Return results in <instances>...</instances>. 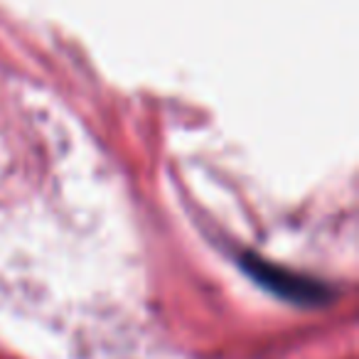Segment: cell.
<instances>
[{
	"instance_id": "obj_1",
	"label": "cell",
	"mask_w": 359,
	"mask_h": 359,
	"mask_svg": "<svg viewBox=\"0 0 359 359\" xmlns=\"http://www.w3.org/2000/svg\"><path fill=\"white\" fill-rule=\"evenodd\" d=\"M244 269L249 271V276H254L256 283H261L266 290H271V293L283 300H290V303L320 305L334 295L332 288H327L323 280H315L310 276H300L295 271L280 269V266L269 264V261L259 259V256H246Z\"/></svg>"
}]
</instances>
